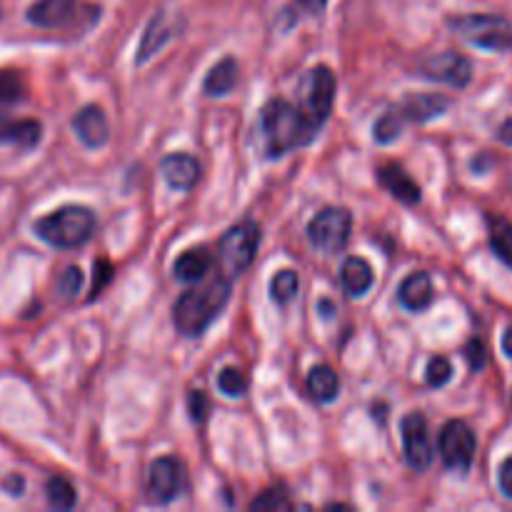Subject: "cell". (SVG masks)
<instances>
[{"instance_id": "obj_1", "label": "cell", "mask_w": 512, "mask_h": 512, "mask_svg": "<svg viewBox=\"0 0 512 512\" xmlns=\"http://www.w3.org/2000/svg\"><path fill=\"white\" fill-rule=\"evenodd\" d=\"M230 298V278L228 275H218L210 283H205L203 288L188 290L178 298V303L173 305V323L178 328V333H183L185 338H195V335H203L208 330V325L213 323L220 315V310L225 308Z\"/></svg>"}, {"instance_id": "obj_2", "label": "cell", "mask_w": 512, "mask_h": 512, "mask_svg": "<svg viewBox=\"0 0 512 512\" xmlns=\"http://www.w3.org/2000/svg\"><path fill=\"white\" fill-rule=\"evenodd\" d=\"M260 133H263L265 150H268L270 158H280V155L290 153L300 145H308L315 138L300 108L280 98L265 103L263 113H260Z\"/></svg>"}, {"instance_id": "obj_3", "label": "cell", "mask_w": 512, "mask_h": 512, "mask_svg": "<svg viewBox=\"0 0 512 512\" xmlns=\"http://www.w3.org/2000/svg\"><path fill=\"white\" fill-rule=\"evenodd\" d=\"M95 213L83 205H63L50 215L35 220L33 230L43 243L58 250H73L88 243L95 233Z\"/></svg>"}, {"instance_id": "obj_4", "label": "cell", "mask_w": 512, "mask_h": 512, "mask_svg": "<svg viewBox=\"0 0 512 512\" xmlns=\"http://www.w3.org/2000/svg\"><path fill=\"white\" fill-rule=\"evenodd\" d=\"M453 28L475 48L493 50V53L512 50V23L503 15H463V18L453 20Z\"/></svg>"}, {"instance_id": "obj_5", "label": "cell", "mask_w": 512, "mask_h": 512, "mask_svg": "<svg viewBox=\"0 0 512 512\" xmlns=\"http://www.w3.org/2000/svg\"><path fill=\"white\" fill-rule=\"evenodd\" d=\"M303 103H300V113H303L305 123L313 133H318L323 128V123L328 120L330 110L335 103V75L328 65H318V68L310 70L305 75L303 85Z\"/></svg>"}, {"instance_id": "obj_6", "label": "cell", "mask_w": 512, "mask_h": 512, "mask_svg": "<svg viewBox=\"0 0 512 512\" xmlns=\"http://www.w3.org/2000/svg\"><path fill=\"white\" fill-rule=\"evenodd\" d=\"M258 245H260L258 223L245 220V223L233 225V228L220 238V245H218V258H220V265H223V273L228 275V278L245 273V270L253 265L255 253H258Z\"/></svg>"}, {"instance_id": "obj_7", "label": "cell", "mask_w": 512, "mask_h": 512, "mask_svg": "<svg viewBox=\"0 0 512 512\" xmlns=\"http://www.w3.org/2000/svg\"><path fill=\"white\" fill-rule=\"evenodd\" d=\"M353 230V215L348 208H325L310 220L308 238L320 253H340L348 245Z\"/></svg>"}, {"instance_id": "obj_8", "label": "cell", "mask_w": 512, "mask_h": 512, "mask_svg": "<svg viewBox=\"0 0 512 512\" xmlns=\"http://www.w3.org/2000/svg\"><path fill=\"white\" fill-rule=\"evenodd\" d=\"M440 458L448 465L450 470H458V473H468L470 465H473L475 448H478V440L475 433L470 430L468 423L463 420H450L443 430H440Z\"/></svg>"}, {"instance_id": "obj_9", "label": "cell", "mask_w": 512, "mask_h": 512, "mask_svg": "<svg viewBox=\"0 0 512 512\" xmlns=\"http://www.w3.org/2000/svg\"><path fill=\"white\" fill-rule=\"evenodd\" d=\"M400 430H403V448H405V460L413 470H428L430 463H433V443H430V430L428 420L420 413L405 415L403 423H400Z\"/></svg>"}, {"instance_id": "obj_10", "label": "cell", "mask_w": 512, "mask_h": 512, "mask_svg": "<svg viewBox=\"0 0 512 512\" xmlns=\"http://www.w3.org/2000/svg\"><path fill=\"white\" fill-rule=\"evenodd\" d=\"M85 8L88 5H83L80 0H35L28 8V13H25V18L35 28L58 30L75 23Z\"/></svg>"}, {"instance_id": "obj_11", "label": "cell", "mask_w": 512, "mask_h": 512, "mask_svg": "<svg viewBox=\"0 0 512 512\" xmlns=\"http://www.w3.org/2000/svg\"><path fill=\"white\" fill-rule=\"evenodd\" d=\"M183 490V463L178 458H158L150 465L148 473V495L153 503H173Z\"/></svg>"}, {"instance_id": "obj_12", "label": "cell", "mask_w": 512, "mask_h": 512, "mask_svg": "<svg viewBox=\"0 0 512 512\" xmlns=\"http://www.w3.org/2000/svg\"><path fill=\"white\" fill-rule=\"evenodd\" d=\"M423 75L430 80H438V83L453 85V88H465L473 78V65L465 55L448 50V53H438L425 60Z\"/></svg>"}, {"instance_id": "obj_13", "label": "cell", "mask_w": 512, "mask_h": 512, "mask_svg": "<svg viewBox=\"0 0 512 512\" xmlns=\"http://www.w3.org/2000/svg\"><path fill=\"white\" fill-rule=\"evenodd\" d=\"M43 140V125L33 118H10L0 113V145H13V148L30 153Z\"/></svg>"}, {"instance_id": "obj_14", "label": "cell", "mask_w": 512, "mask_h": 512, "mask_svg": "<svg viewBox=\"0 0 512 512\" xmlns=\"http://www.w3.org/2000/svg\"><path fill=\"white\" fill-rule=\"evenodd\" d=\"M73 130L85 148H103L110 138V125L98 105H85L75 113Z\"/></svg>"}, {"instance_id": "obj_15", "label": "cell", "mask_w": 512, "mask_h": 512, "mask_svg": "<svg viewBox=\"0 0 512 512\" xmlns=\"http://www.w3.org/2000/svg\"><path fill=\"white\" fill-rule=\"evenodd\" d=\"M178 33V18L168 13H158L153 20H150L148 30L143 33V40H140L138 55H135V63L143 65L168 43L173 35Z\"/></svg>"}, {"instance_id": "obj_16", "label": "cell", "mask_w": 512, "mask_h": 512, "mask_svg": "<svg viewBox=\"0 0 512 512\" xmlns=\"http://www.w3.org/2000/svg\"><path fill=\"white\" fill-rule=\"evenodd\" d=\"M160 173L170 188L190 190L200 178V163L188 153H173L160 160Z\"/></svg>"}, {"instance_id": "obj_17", "label": "cell", "mask_w": 512, "mask_h": 512, "mask_svg": "<svg viewBox=\"0 0 512 512\" xmlns=\"http://www.w3.org/2000/svg\"><path fill=\"white\" fill-rule=\"evenodd\" d=\"M378 180L395 200H400L403 205H418L420 203V185L405 173L403 165L388 163L378 170Z\"/></svg>"}, {"instance_id": "obj_18", "label": "cell", "mask_w": 512, "mask_h": 512, "mask_svg": "<svg viewBox=\"0 0 512 512\" xmlns=\"http://www.w3.org/2000/svg\"><path fill=\"white\" fill-rule=\"evenodd\" d=\"M398 300L405 310L410 313H420V310L428 308L433 303V280L428 273L418 270V273L408 275V278L400 283Z\"/></svg>"}, {"instance_id": "obj_19", "label": "cell", "mask_w": 512, "mask_h": 512, "mask_svg": "<svg viewBox=\"0 0 512 512\" xmlns=\"http://www.w3.org/2000/svg\"><path fill=\"white\" fill-rule=\"evenodd\" d=\"M448 108L450 100L440 93L410 95V98H405L403 105H400L405 120H413V123H428V120L443 115Z\"/></svg>"}, {"instance_id": "obj_20", "label": "cell", "mask_w": 512, "mask_h": 512, "mask_svg": "<svg viewBox=\"0 0 512 512\" xmlns=\"http://www.w3.org/2000/svg\"><path fill=\"white\" fill-rule=\"evenodd\" d=\"M373 268L363 258H348L340 268V283L350 298H363L373 288Z\"/></svg>"}, {"instance_id": "obj_21", "label": "cell", "mask_w": 512, "mask_h": 512, "mask_svg": "<svg viewBox=\"0 0 512 512\" xmlns=\"http://www.w3.org/2000/svg\"><path fill=\"white\" fill-rule=\"evenodd\" d=\"M213 268V255L205 248H193L185 250L173 265V275L180 283H198L205 278V273Z\"/></svg>"}, {"instance_id": "obj_22", "label": "cell", "mask_w": 512, "mask_h": 512, "mask_svg": "<svg viewBox=\"0 0 512 512\" xmlns=\"http://www.w3.org/2000/svg\"><path fill=\"white\" fill-rule=\"evenodd\" d=\"M308 393L318 403H333L340 393V380L330 365H315L308 375Z\"/></svg>"}, {"instance_id": "obj_23", "label": "cell", "mask_w": 512, "mask_h": 512, "mask_svg": "<svg viewBox=\"0 0 512 512\" xmlns=\"http://www.w3.org/2000/svg\"><path fill=\"white\" fill-rule=\"evenodd\" d=\"M235 85H238V63L233 58H225L210 68V73L205 75L203 88L205 93L218 98V95H228Z\"/></svg>"}, {"instance_id": "obj_24", "label": "cell", "mask_w": 512, "mask_h": 512, "mask_svg": "<svg viewBox=\"0 0 512 512\" xmlns=\"http://www.w3.org/2000/svg\"><path fill=\"white\" fill-rule=\"evenodd\" d=\"M490 248L493 253L503 260L505 265L512 268V223L498 215H490Z\"/></svg>"}, {"instance_id": "obj_25", "label": "cell", "mask_w": 512, "mask_h": 512, "mask_svg": "<svg viewBox=\"0 0 512 512\" xmlns=\"http://www.w3.org/2000/svg\"><path fill=\"white\" fill-rule=\"evenodd\" d=\"M45 498H48V505L53 510H70L75 505V500H78V495H75V488L70 485V480L53 475L45 483Z\"/></svg>"}, {"instance_id": "obj_26", "label": "cell", "mask_w": 512, "mask_h": 512, "mask_svg": "<svg viewBox=\"0 0 512 512\" xmlns=\"http://www.w3.org/2000/svg\"><path fill=\"white\" fill-rule=\"evenodd\" d=\"M403 123H405V115L400 108H393L390 113H385L373 128L375 143L388 145V143H393V140H398L400 135H403Z\"/></svg>"}, {"instance_id": "obj_27", "label": "cell", "mask_w": 512, "mask_h": 512, "mask_svg": "<svg viewBox=\"0 0 512 512\" xmlns=\"http://www.w3.org/2000/svg\"><path fill=\"white\" fill-rule=\"evenodd\" d=\"M25 98L23 75L18 70H0V108L15 105Z\"/></svg>"}, {"instance_id": "obj_28", "label": "cell", "mask_w": 512, "mask_h": 512, "mask_svg": "<svg viewBox=\"0 0 512 512\" xmlns=\"http://www.w3.org/2000/svg\"><path fill=\"white\" fill-rule=\"evenodd\" d=\"M300 280L295 270H280L273 280H270V295H273L275 303L285 305L298 295Z\"/></svg>"}, {"instance_id": "obj_29", "label": "cell", "mask_w": 512, "mask_h": 512, "mask_svg": "<svg viewBox=\"0 0 512 512\" xmlns=\"http://www.w3.org/2000/svg\"><path fill=\"white\" fill-rule=\"evenodd\" d=\"M218 388L220 393L228 395V398H240L248 390V378H245L243 370L238 368H225L223 373L218 375Z\"/></svg>"}, {"instance_id": "obj_30", "label": "cell", "mask_w": 512, "mask_h": 512, "mask_svg": "<svg viewBox=\"0 0 512 512\" xmlns=\"http://www.w3.org/2000/svg\"><path fill=\"white\" fill-rule=\"evenodd\" d=\"M450 378H453V363L448 358L438 355V358L430 360L428 370H425V380H428L430 388H443L450 383Z\"/></svg>"}, {"instance_id": "obj_31", "label": "cell", "mask_w": 512, "mask_h": 512, "mask_svg": "<svg viewBox=\"0 0 512 512\" xmlns=\"http://www.w3.org/2000/svg\"><path fill=\"white\" fill-rule=\"evenodd\" d=\"M288 508H293V503H290L288 490L285 488L268 490V493H263L260 498H255L253 503H250V510H288Z\"/></svg>"}, {"instance_id": "obj_32", "label": "cell", "mask_w": 512, "mask_h": 512, "mask_svg": "<svg viewBox=\"0 0 512 512\" xmlns=\"http://www.w3.org/2000/svg\"><path fill=\"white\" fill-rule=\"evenodd\" d=\"M80 288H83V270L78 265H68L58 278V293L63 298H75L80 293Z\"/></svg>"}, {"instance_id": "obj_33", "label": "cell", "mask_w": 512, "mask_h": 512, "mask_svg": "<svg viewBox=\"0 0 512 512\" xmlns=\"http://www.w3.org/2000/svg\"><path fill=\"white\" fill-rule=\"evenodd\" d=\"M113 280V265L108 260H95L93 265V288H90V298H98L105 290V285Z\"/></svg>"}, {"instance_id": "obj_34", "label": "cell", "mask_w": 512, "mask_h": 512, "mask_svg": "<svg viewBox=\"0 0 512 512\" xmlns=\"http://www.w3.org/2000/svg\"><path fill=\"white\" fill-rule=\"evenodd\" d=\"M465 358H468V365L473 373H480V370L485 368V360H488V355H485V345L480 338H473L468 343V348H465Z\"/></svg>"}, {"instance_id": "obj_35", "label": "cell", "mask_w": 512, "mask_h": 512, "mask_svg": "<svg viewBox=\"0 0 512 512\" xmlns=\"http://www.w3.org/2000/svg\"><path fill=\"white\" fill-rule=\"evenodd\" d=\"M188 410H190V418H193L195 423H203L205 413H208V395H205L203 390H190Z\"/></svg>"}, {"instance_id": "obj_36", "label": "cell", "mask_w": 512, "mask_h": 512, "mask_svg": "<svg viewBox=\"0 0 512 512\" xmlns=\"http://www.w3.org/2000/svg\"><path fill=\"white\" fill-rule=\"evenodd\" d=\"M498 483H500V493H503L508 500H512V458H508L503 465H500Z\"/></svg>"}, {"instance_id": "obj_37", "label": "cell", "mask_w": 512, "mask_h": 512, "mask_svg": "<svg viewBox=\"0 0 512 512\" xmlns=\"http://www.w3.org/2000/svg\"><path fill=\"white\" fill-rule=\"evenodd\" d=\"M3 490L8 495H13V498H20L25 490V480L20 475H10L8 480H3Z\"/></svg>"}, {"instance_id": "obj_38", "label": "cell", "mask_w": 512, "mask_h": 512, "mask_svg": "<svg viewBox=\"0 0 512 512\" xmlns=\"http://www.w3.org/2000/svg\"><path fill=\"white\" fill-rule=\"evenodd\" d=\"M295 3H298L305 13L318 15V13H323L325 5H328V0H295Z\"/></svg>"}, {"instance_id": "obj_39", "label": "cell", "mask_w": 512, "mask_h": 512, "mask_svg": "<svg viewBox=\"0 0 512 512\" xmlns=\"http://www.w3.org/2000/svg\"><path fill=\"white\" fill-rule=\"evenodd\" d=\"M498 135H500V140H503V143L512 145V120H505L503 128H500Z\"/></svg>"}, {"instance_id": "obj_40", "label": "cell", "mask_w": 512, "mask_h": 512, "mask_svg": "<svg viewBox=\"0 0 512 512\" xmlns=\"http://www.w3.org/2000/svg\"><path fill=\"white\" fill-rule=\"evenodd\" d=\"M503 353L512 358V328H508V333L503 335Z\"/></svg>"}]
</instances>
